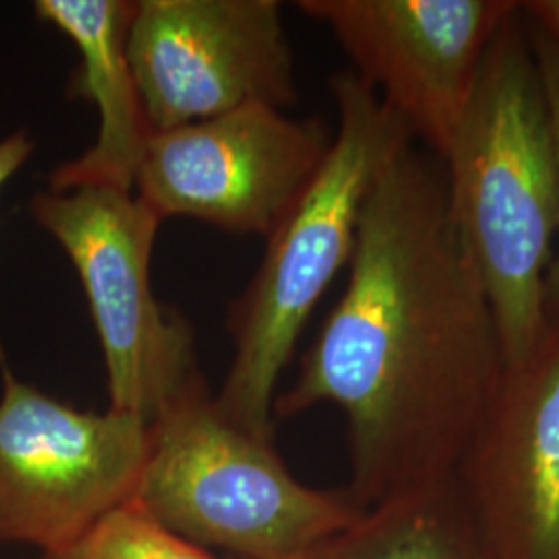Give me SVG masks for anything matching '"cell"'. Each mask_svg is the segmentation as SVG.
<instances>
[{"mask_svg":"<svg viewBox=\"0 0 559 559\" xmlns=\"http://www.w3.org/2000/svg\"><path fill=\"white\" fill-rule=\"evenodd\" d=\"M456 483L491 559H559V321L506 365Z\"/></svg>","mask_w":559,"mask_h":559,"instance_id":"obj_10","label":"cell"},{"mask_svg":"<svg viewBox=\"0 0 559 559\" xmlns=\"http://www.w3.org/2000/svg\"><path fill=\"white\" fill-rule=\"evenodd\" d=\"M29 212L80 276L100 340L110 411L150 425L207 385L193 325L154 295L150 265L164 221L135 191L48 189L32 198Z\"/></svg>","mask_w":559,"mask_h":559,"instance_id":"obj_5","label":"cell"},{"mask_svg":"<svg viewBox=\"0 0 559 559\" xmlns=\"http://www.w3.org/2000/svg\"><path fill=\"white\" fill-rule=\"evenodd\" d=\"M413 140L443 158L512 0H302Z\"/></svg>","mask_w":559,"mask_h":559,"instance_id":"obj_9","label":"cell"},{"mask_svg":"<svg viewBox=\"0 0 559 559\" xmlns=\"http://www.w3.org/2000/svg\"><path fill=\"white\" fill-rule=\"evenodd\" d=\"M41 559H221L180 539L135 501L122 506L64 549Z\"/></svg>","mask_w":559,"mask_h":559,"instance_id":"obj_13","label":"cell"},{"mask_svg":"<svg viewBox=\"0 0 559 559\" xmlns=\"http://www.w3.org/2000/svg\"><path fill=\"white\" fill-rule=\"evenodd\" d=\"M297 559H491L456 479L362 510Z\"/></svg>","mask_w":559,"mask_h":559,"instance_id":"obj_12","label":"cell"},{"mask_svg":"<svg viewBox=\"0 0 559 559\" xmlns=\"http://www.w3.org/2000/svg\"><path fill=\"white\" fill-rule=\"evenodd\" d=\"M34 147H36V141L29 138L25 129L0 140V189L7 180L15 177V173L25 162L29 160ZM0 359H2V350H0Z\"/></svg>","mask_w":559,"mask_h":559,"instance_id":"obj_15","label":"cell"},{"mask_svg":"<svg viewBox=\"0 0 559 559\" xmlns=\"http://www.w3.org/2000/svg\"><path fill=\"white\" fill-rule=\"evenodd\" d=\"M520 11L533 27L559 44V0L520 2Z\"/></svg>","mask_w":559,"mask_h":559,"instance_id":"obj_16","label":"cell"},{"mask_svg":"<svg viewBox=\"0 0 559 559\" xmlns=\"http://www.w3.org/2000/svg\"><path fill=\"white\" fill-rule=\"evenodd\" d=\"M526 27H528V36H531L533 50H535V59H537V64H539L540 80H543L545 96H547L549 112H551L559 164V44L551 40L549 36H545L537 27H533L528 21H526ZM545 290H547V318L559 321V258L551 260L549 272H547V286H545Z\"/></svg>","mask_w":559,"mask_h":559,"instance_id":"obj_14","label":"cell"},{"mask_svg":"<svg viewBox=\"0 0 559 559\" xmlns=\"http://www.w3.org/2000/svg\"><path fill=\"white\" fill-rule=\"evenodd\" d=\"M133 501L180 539L230 559H297L362 512L346 489L300 483L274 438L228 419L207 385L150 423Z\"/></svg>","mask_w":559,"mask_h":559,"instance_id":"obj_4","label":"cell"},{"mask_svg":"<svg viewBox=\"0 0 559 559\" xmlns=\"http://www.w3.org/2000/svg\"><path fill=\"white\" fill-rule=\"evenodd\" d=\"M338 129L318 173L265 237L255 276L228 313L235 357L216 404L240 427L274 438L278 381L323 293L350 263L360 214L381 170L415 143L355 71L336 73Z\"/></svg>","mask_w":559,"mask_h":559,"instance_id":"obj_3","label":"cell"},{"mask_svg":"<svg viewBox=\"0 0 559 559\" xmlns=\"http://www.w3.org/2000/svg\"><path fill=\"white\" fill-rule=\"evenodd\" d=\"M34 11L78 48L80 64L69 78L67 96L94 104L100 120L96 141L80 158L52 170L50 191L78 187L135 191L141 156L154 133L127 52L135 2L38 0Z\"/></svg>","mask_w":559,"mask_h":559,"instance_id":"obj_11","label":"cell"},{"mask_svg":"<svg viewBox=\"0 0 559 559\" xmlns=\"http://www.w3.org/2000/svg\"><path fill=\"white\" fill-rule=\"evenodd\" d=\"M127 52L154 131L297 102L276 0H140Z\"/></svg>","mask_w":559,"mask_h":559,"instance_id":"obj_7","label":"cell"},{"mask_svg":"<svg viewBox=\"0 0 559 559\" xmlns=\"http://www.w3.org/2000/svg\"><path fill=\"white\" fill-rule=\"evenodd\" d=\"M441 164L508 365L547 328L545 286L559 212L556 133L520 2L485 57Z\"/></svg>","mask_w":559,"mask_h":559,"instance_id":"obj_2","label":"cell"},{"mask_svg":"<svg viewBox=\"0 0 559 559\" xmlns=\"http://www.w3.org/2000/svg\"><path fill=\"white\" fill-rule=\"evenodd\" d=\"M348 282L274 419L334 404L367 510L456 479L500 388L491 302L450 210L438 156L404 147L360 214Z\"/></svg>","mask_w":559,"mask_h":559,"instance_id":"obj_1","label":"cell"},{"mask_svg":"<svg viewBox=\"0 0 559 559\" xmlns=\"http://www.w3.org/2000/svg\"><path fill=\"white\" fill-rule=\"evenodd\" d=\"M330 143L320 119L245 106L154 131L135 193L162 221L187 216L228 233L267 237L318 173Z\"/></svg>","mask_w":559,"mask_h":559,"instance_id":"obj_8","label":"cell"},{"mask_svg":"<svg viewBox=\"0 0 559 559\" xmlns=\"http://www.w3.org/2000/svg\"><path fill=\"white\" fill-rule=\"evenodd\" d=\"M147 456L145 420L80 411L2 365L0 543L64 549L135 500Z\"/></svg>","mask_w":559,"mask_h":559,"instance_id":"obj_6","label":"cell"}]
</instances>
